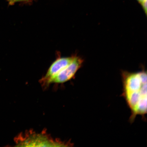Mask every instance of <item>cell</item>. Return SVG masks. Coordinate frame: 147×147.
<instances>
[{"mask_svg":"<svg viewBox=\"0 0 147 147\" xmlns=\"http://www.w3.org/2000/svg\"><path fill=\"white\" fill-rule=\"evenodd\" d=\"M123 96L131 111L130 120L133 122L138 115L147 113V73L123 71L122 73Z\"/></svg>","mask_w":147,"mask_h":147,"instance_id":"obj_1","label":"cell"},{"mask_svg":"<svg viewBox=\"0 0 147 147\" xmlns=\"http://www.w3.org/2000/svg\"><path fill=\"white\" fill-rule=\"evenodd\" d=\"M18 146H62L63 143L49 138L43 134L28 133L21 136L16 139Z\"/></svg>","mask_w":147,"mask_h":147,"instance_id":"obj_2","label":"cell"},{"mask_svg":"<svg viewBox=\"0 0 147 147\" xmlns=\"http://www.w3.org/2000/svg\"><path fill=\"white\" fill-rule=\"evenodd\" d=\"M83 62L84 60L82 58L75 55L73 61L51 79L49 84L63 83L71 80L75 76L77 71L82 67Z\"/></svg>","mask_w":147,"mask_h":147,"instance_id":"obj_3","label":"cell"},{"mask_svg":"<svg viewBox=\"0 0 147 147\" xmlns=\"http://www.w3.org/2000/svg\"><path fill=\"white\" fill-rule=\"evenodd\" d=\"M74 56L67 57H58L51 64L45 76L41 80L42 83L47 85L53 77L61 71L73 61Z\"/></svg>","mask_w":147,"mask_h":147,"instance_id":"obj_4","label":"cell"},{"mask_svg":"<svg viewBox=\"0 0 147 147\" xmlns=\"http://www.w3.org/2000/svg\"><path fill=\"white\" fill-rule=\"evenodd\" d=\"M142 7L145 13L147 14V0H136Z\"/></svg>","mask_w":147,"mask_h":147,"instance_id":"obj_5","label":"cell"},{"mask_svg":"<svg viewBox=\"0 0 147 147\" xmlns=\"http://www.w3.org/2000/svg\"><path fill=\"white\" fill-rule=\"evenodd\" d=\"M8 2L9 5H12L15 3L18 2H29L32 0H6Z\"/></svg>","mask_w":147,"mask_h":147,"instance_id":"obj_6","label":"cell"}]
</instances>
